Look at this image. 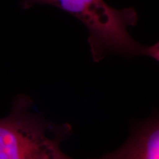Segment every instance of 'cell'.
I'll list each match as a JSON object with an SVG mask.
<instances>
[{
    "instance_id": "obj_1",
    "label": "cell",
    "mask_w": 159,
    "mask_h": 159,
    "mask_svg": "<svg viewBox=\"0 0 159 159\" xmlns=\"http://www.w3.org/2000/svg\"><path fill=\"white\" fill-rule=\"evenodd\" d=\"M36 5H49L74 16L88 29L91 56L99 62L110 54L150 56L159 61V42L151 47L137 42L128 28L138 22L134 7L115 9L104 0H21L23 9Z\"/></svg>"
},
{
    "instance_id": "obj_2",
    "label": "cell",
    "mask_w": 159,
    "mask_h": 159,
    "mask_svg": "<svg viewBox=\"0 0 159 159\" xmlns=\"http://www.w3.org/2000/svg\"><path fill=\"white\" fill-rule=\"evenodd\" d=\"M33 108L30 97L19 95L8 116L0 119V159L69 158L61 146L72 133L71 125L47 120Z\"/></svg>"
},
{
    "instance_id": "obj_3",
    "label": "cell",
    "mask_w": 159,
    "mask_h": 159,
    "mask_svg": "<svg viewBox=\"0 0 159 159\" xmlns=\"http://www.w3.org/2000/svg\"><path fill=\"white\" fill-rule=\"evenodd\" d=\"M105 158L159 159V116L144 122L123 146Z\"/></svg>"
}]
</instances>
